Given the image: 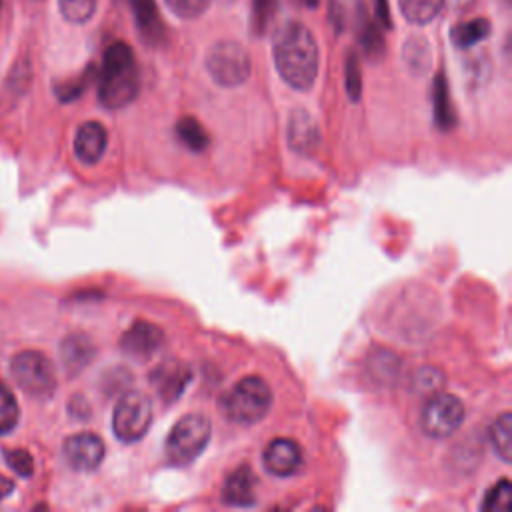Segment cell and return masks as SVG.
<instances>
[{
    "label": "cell",
    "mask_w": 512,
    "mask_h": 512,
    "mask_svg": "<svg viewBox=\"0 0 512 512\" xmlns=\"http://www.w3.org/2000/svg\"><path fill=\"white\" fill-rule=\"evenodd\" d=\"M278 74L294 90H308L318 76V44L300 22H286L272 42Z\"/></svg>",
    "instance_id": "6da1fadb"
},
{
    "label": "cell",
    "mask_w": 512,
    "mask_h": 512,
    "mask_svg": "<svg viewBox=\"0 0 512 512\" xmlns=\"http://www.w3.org/2000/svg\"><path fill=\"white\" fill-rule=\"evenodd\" d=\"M140 88V76L134 52L126 42H114L106 48L98 76V100L104 108L118 110L128 106Z\"/></svg>",
    "instance_id": "7a4b0ae2"
},
{
    "label": "cell",
    "mask_w": 512,
    "mask_h": 512,
    "mask_svg": "<svg viewBox=\"0 0 512 512\" xmlns=\"http://www.w3.org/2000/svg\"><path fill=\"white\" fill-rule=\"evenodd\" d=\"M272 406V392L260 376H244L220 396L222 414L236 424L260 422Z\"/></svg>",
    "instance_id": "3957f363"
},
{
    "label": "cell",
    "mask_w": 512,
    "mask_h": 512,
    "mask_svg": "<svg viewBox=\"0 0 512 512\" xmlns=\"http://www.w3.org/2000/svg\"><path fill=\"white\" fill-rule=\"evenodd\" d=\"M210 420L202 414L182 416L166 438V456L170 464L186 466L196 460L210 440Z\"/></svg>",
    "instance_id": "277c9868"
},
{
    "label": "cell",
    "mask_w": 512,
    "mask_h": 512,
    "mask_svg": "<svg viewBox=\"0 0 512 512\" xmlns=\"http://www.w3.org/2000/svg\"><path fill=\"white\" fill-rule=\"evenodd\" d=\"M206 70L210 78L224 88L240 86L250 78L252 72L250 54L234 40H220L206 52Z\"/></svg>",
    "instance_id": "5b68a950"
},
{
    "label": "cell",
    "mask_w": 512,
    "mask_h": 512,
    "mask_svg": "<svg viewBox=\"0 0 512 512\" xmlns=\"http://www.w3.org/2000/svg\"><path fill=\"white\" fill-rule=\"evenodd\" d=\"M10 374L14 382L36 398H48L56 390V370L54 364L36 350L18 352L10 360Z\"/></svg>",
    "instance_id": "8992f818"
},
{
    "label": "cell",
    "mask_w": 512,
    "mask_h": 512,
    "mask_svg": "<svg viewBox=\"0 0 512 512\" xmlns=\"http://www.w3.org/2000/svg\"><path fill=\"white\" fill-rule=\"evenodd\" d=\"M152 424V402L142 392H126L112 416V430L120 442H138Z\"/></svg>",
    "instance_id": "52a82bcc"
},
{
    "label": "cell",
    "mask_w": 512,
    "mask_h": 512,
    "mask_svg": "<svg viewBox=\"0 0 512 512\" xmlns=\"http://www.w3.org/2000/svg\"><path fill=\"white\" fill-rule=\"evenodd\" d=\"M464 422V404L452 394H434L428 398L420 424L432 438L452 436Z\"/></svg>",
    "instance_id": "ba28073f"
},
{
    "label": "cell",
    "mask_w": 512,
    "mask_h": 512,
    "mask_svg": "<svg viewBox=\"0 0 512 512\" xmlns=\"http://www.w3.org/2000/svg\"><path fill=\"white\" fill-rule=\"evenodd\" d=\"M66 462L80 472H90L100 466L104 460V442L92 432H78L64 440L62 446Z\"/></svg>",
    "instance_id": "9c48e42d"
},
{
    "label": "cell",
    "mask_w": 512,
    "mask_h": 512,
    "mask_svg": "<svg viewBox=\"0 0 512 512\" xmlns=\"http://www.w3.org/2000/svg\"><path fill=\"white\" fill-rule=\"evenodd\" d=\"M190 380H192V368L186 362L176 358L160 362L150 374V384L158 394V398L164 402H174L184 392Z\"/></svg>",
    "instance_id": "30bf717a"
},
{
    "label": "cell",
    "mask_w": 512,
    "mask_h": 512,
    "mask_svg": "<svg viewBox=\"0 0 512 512\" xmlns=\"http://www.w3.org/2000/svg\"><path fill=\"white\" fill-rule=\"evenodd\" d=\"M264 466L274 476H292L302 466V448L292 438H274L264 450Z\"/></svg>",
    "instance_id": "8fae6325"
},
{
    "label": "cell",
    "mask_w": 512,
    "mask_h": 512,
    "mask_svg": "<svg viewBox=\"0 0 512 512\" xmlns=\"http://www.w3.org/2000/svg\"><path fill=\"white\" fill-rule=\"evenodd\" d=\"M164 334L162 330L148 322V320H136L120 338V346L126 354L134 358H150L160 346H162Z\"/></svg>",
    "instance_id": "7c38bea8"
},
{
    "label": "cell",
    "mask_w": 512,
    "mask_h": 512,
    "mask_svg": "<svg viewBox=\"0 0 512 512\" xmlns=\"http://www.w3.org/2000/svg\"><path fill=\"white\" fill-rule=\"evenodd\" d=\"M222 502L228 506H252L256 502V476L250 466L242 464L226 476Z\"/></svg>",
    "instance_id": "4fadbf2b"
},
{
    "label": "cell",
    "mask_w": 512,
    "mask_h": 512,
    "mask_svg": "<svg viewBox=\"0 0 512 512\" xmlns=\"http://www.w3.org/2000/svg\"><path fill=\"white\" fill-rule=\"evenodd\" d=\"M108 144L106 128L100 122H84L74 138V152L78 160L86 164H94L102 158Z\"/></svg>",
    "instance_id": "5bb4252c"
},
{
    "label": "cell",
    "mask_w": 512,
    "mask_h": 512,
    "mask_svg": "<svg viewBox=\"0 0 512 512\" xmlns=\"http://www.w3.org/2000/svg\"><path fill=\"white\" fill-rule=\"evenodd\" d=\"M132 14L140 36L148 44H160L164 40V24L156 8V0H130Z\"/></svg>",
    "instance_id": "9a60e30c"
},
{
    "label": "cell",
    "mask_w": 512,
    "mask_h": 512,
    "mask_svg": "<svg viewBox=\"0 0 512 512\" xmlns=\"http://www.w3.org/2000/svg\"><path fill=\"white\" fill-rule=\"evenodd\" d=\"M94 354H96V348H94L92 340L84 334H70L68 338H64V342L60 346L62 362L70 374H76L84 366H88L92 362Z\"/></svg>",
    "instance_id": "2e32d148"
},
{
    "label": "cell",
    "mask_w": 512,
    "mask_h": 512,
    "mask_svg": "<svg viewBox=\"0 0 512 512\" xmlns=\"http://www.w3.org/2000/svg\"><path fill=\"white\" fill-rule=\"evenodd\" d=\"M288 142L298 152H310L318 142V128L306 110H296L288 122Z\"/></svg>",
    "instance_id": "e0dca14e"
},
{
    "label": "cell",
    "mask_w": 512,
    "mask_h": 512,
    "mask_svg": "<svg viewBox=\"0 0 512 512\" xmlns=\"http://www.w3.org/2000/svg\"><path fill=\"white\" fill-rule=\"evenodd\" d=\"M490 444L502 462L512 460V414H500L490 426Z\"/></svg>",
    "instance_id": "ac0fdd59"
},
{
    "label": "cell",
    "mask_w": 512,
    "mask_h": 512,
    "mask_svg": "<svg viewBox=\"0 0 512 512\" xmlns=\"http://www.w3.org/2000/svg\"><path fill=\"white\" fill-rule=\"evenodd\" d=\"M432 96H434V118L436 124L442 130H450L456 122V114L450 102V92H448V84L444 74H438L434 80V88H432Z\"/></svg>",
    "instance_id": "d6986e66"
},
{
    "label": "cell",
    "mask_w": 512,
    "mask_h": 512,
    "mask_svg": "<svg viewBox=\"0 0 512 512\" xmlns=\"http://www.w3.org/2000/svg\"><path fill=\"white\" fill-rule=\"evenodd\" d=\"M490 34V22L486 18H474L452 28V42L458 48H470Z\"/></svg>",
    "instance_id": "ffe728a7"
},
{
    "label": "cell",
    "mask_w": 512,
    "mask_h": 512,
    "mask_svg": "<svg viewBox=\"0 0 512 512\" xmlns=\"http://www.w3.org/2000/svg\"><path fill=\"white\" fill-rule=\"evenodd\" d=\"M404 18L412 24H428L442 10L444 0H398Z\"/></svg>",
    "instance_id": "44dd1931"
},
{
    "label": "cell",
    "mask_w": 512,
    "mask_h": 512,
    "mask_svg": "<svg viewBox=\"0 0 512 512\" xmlns=\"http://www.w3.org/2000/svg\"><path fill=\"white\" fill-rule=\"evenodd\" d=\"M176 134H178L180 142L186 148L194 150V152H202L208 146V142H210V136L206 134L202 124L196 118H192V116H184V118L178 120Z\"/></svg>",
    "instance_id": "7402d4cb"
},
{
    "label": "cell",
    "mask_w": 512,
    "mask_h": 512,
    "mask_svg": "<svg viewBox=\"0 0 512 512\" xmlns=\"http://www.w3.org/2000/svg\"><path fill=\"white\" fill-rule=\"evenodd\" d=\"M20 418L18 402L12 390L0 380V434H8L16 428Z\"/></svg>",
    "instance_id": "603a6c76"
},
{
    "label": "cell",
    "mask_w": 512,
    "mask_h": 512,
    "mask_svg": "<svg viewBox=\"0 0 512 512\" xmlns=\"http://www.w3.org/2000/svg\"><path fill=\"white\" fill-rule=\"evenodd\" d=\"M404 60H406V64L410 66L412 72H416V74L426 72V68L430 64V46H428V42L420 36L410 38L404 46Z\"/></svg>",
    "instance_id": "cb8c5ba5"
},
{
    "label": "cell",
    "mask_w": 512,
    "mask_h": 512,
    "mask_svg": "<svg viewBox=\"0 0 512 512\" xmlns=\"http://www.w3.org/2000/svg\"><path fill=\"white\" fill-rule=\"evenodd\" d=\"M98 0H58L60 14L72 24H84L94 16Z\"/></svg>",
    "instance_id": "d4e9b609"
},
{
    "label": "cell",
    "mask_w": 512,
    "mask_h": 512,
    "mask_svg": "<svg viewBox=\"0 0 512 512\" xmlns=\"http://www.w3.org/2000/svg\"><path fill=\"white\" fill-rule=\"evenodd\" d=\"M510 496H512V484H510L508 478H502L484 494V500H482L480 508L484 512L508 510L510 508Z\"/></svg>",
    "instance_id": "484cf974"
},
{
    "label": "cell",
    "mask_w": 512,
    "mask_h": 512,
    "mask_svg": "<svg viewBox=\"0 0 512 512\" xmlns=\"http://www.w3.org/2000/svg\"><path fill=\"white\" fill-rule=\"evenodd\" d=\"M360 44L366 52L368 58L376 60L384 54V40H382V32L376 24H372L370 20H362V26H360Z\"/></svg>",
    "instance_id": "4316f807"
},
{
    "label": "cell",
    "mask_w": 512,
    "mask_h": 512,
    "mask_svg": "<svg viewBox=\"0 0 512 512\" xmlns=\"http://www.w3.org/2000/svg\"><path fill=\"white\" fill-rule=\"evenodd\" d=\"M4 458H6L8 466H10L18 476H24V478L32 476V472H34V460H32V456H30L28 450H24V448L6 450V452H4Z\"/></svg>",
    "instance_id": "83f0119b"
},
{
    "label": "cell",
    "mask_w": 512,
    "mask_h": 512,
    "mask_svg": "<svg viewBox=\"0 0 512 512\" xmlns=\"http://www.w3.org/2000/svg\"><path fill=\"white\" fill-rule=\"evenodd\" d=\"M346 90L350 100H358L362 92V74H360V62L356 54H348L346 58Z\"/></svg>",
    "instance_id": "f1b7e54d"
},
{
    "label": "cell",
    "mask_w": 512,
    "mask_h": 512,
    "mask_svg": "<svg viewBox=\"0 0 512 512\" xmlns=\"http://www.w3.org/2000/svg\"><path fill=\"white\" fill-rule=\"evenodd\" d=\"M276 12V0H252V22L254 30L262 34Z\"/></svg>",
    "instance_id": "f546056e"
},
{
    "label": "cell",
    "mask_w": 512,
    "mask_h": 512,
    "mask_svg": "<svg viewBox=\"0 0 512 512\" xmlns=\"http://www.w3.org/2000/svg\"><path fill=\"white\" fill-rule=\"evenodd\" d=\"M168 4V8L182 16V18H194L198 14L204 12V8L208 6V0H164Z\"/></svg>",
    "instance_id": "4dcf8cb0"
},
{
    "label": "cell",
    "mask_w": 512,
    "mask_h": 512,
    "mask_svg": "<svg viewBox=\"0 0 512 512\" xmlns=\"http://www.w3.org/2000/svg\"><path fill=\"white\" fill-rule=\"evenodd\" d=\"M84 86H86V78H76V80H70V82L60 84V86L56 88V92H58L60 100H72V98H76V96L82 94Z\"/></svg>",
    "instance_id": "1f68e13d"
},
{
    "label": "cell",
    "mask_w": 512,
    "mask_h": 512,
    "mask_svg": "<svg viewBox=\"0 0 512 512\" xmlns=\"http://www.w3.org/2000/svg\"><path fill=\"white\" fill-rule=\"evenodd\" d=\"M376 4H378V18H380V22H382L386 28H390V12H388V2H386V0H376Z\"/></svg>",
    "instance_id": "d6a6232c"
},
{
    "label": "cell",
    "mask_w": 512,
    "mask_h": 512,
    "mask_svg": "<svg viewBox=\"0 0 512 512\" xmlns=\"http://www.w3.org/2000/svg\"><path fill=\"white\" fill-rule=\"evenodd\" d=\"M12 490H14V482L10 478H6L4 474H0V500L8 498L12 494Z\"/></svg>",
    "instance_id": "836d02e7"
},
{
    "label": "cell",
    "mask_w": 512,
    "mask_h": 512,
    "mask_svg": "<svg viewBox=\"0 0 512 512\" xmlns=\"http://www.w3.org/2000/svg\"><path fill=\"white\" fill-rule=\"evenodd\" d=\"M452 10H456V12H460V10H468L472 4H474V0H444Z\"/></svg>",
    "instance_id": "e575fe53"
},
{
    "label": "cell",
    "mask_w": 512,
    "mask_h": 512,
    "mask_svg": "<svg viewBox=\"0 0 512 512\" xmlns=\"http://www.w3.org/2000/svg\"><path fill=\"white\" fill-rule=\"evenodd\" d=\"M308 6H316L318 4V0H304Z\"/></svg>",
    "instance_id": "d590c367"
}]
</instances>
